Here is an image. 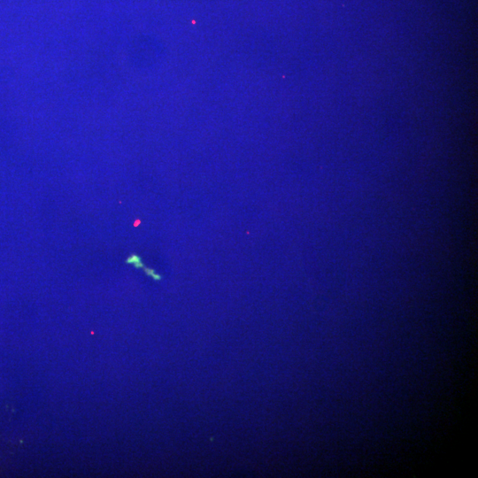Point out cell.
<instances>
[{"instance_id": "cell-1", "label": "cell", "mask_w": 478, "mask_h": 478, "mask_svg": "<svg viewBox=\"0 0 478 478\" xmlns=\"http://www.w3.org/2000/svg\"><path fill=\"white\" fill-rule=\"evenodd\" d=\"M127 263H129V264H134L135 267L139 268V267H142L143 268L144 266L143 265V263L141 262V258L133 254L131 255L127 259Z\"/></svg>"}]
</instances>
